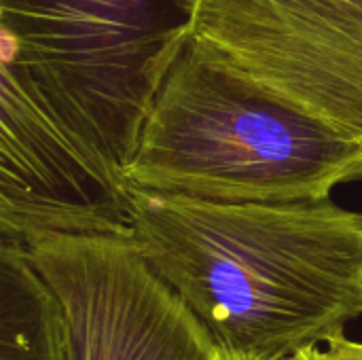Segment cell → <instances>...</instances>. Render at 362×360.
<instances>
[{
    "mask_svg": "<svg viewBox=\"0 0 362 360\" xmlns=\"http://www.w3.org/2000/svg\"><path fill=\"white\" fill-rule=\"evenodd\" d=\"M189 34L267 93L362 142V0H195Z\"/></svg>",
    "mask_w": 362,
    "mask_h": 360,
    "instance_id": "cell-5",
    "label": "cell"
},
{
    "mask_svg": "<svg viewBox=\"0 0 362 360\" xmlns=\"http://www.w3.org/2000/svg\"><path fill=\"white\" fill-rule=\"evenodd\" d=\"M195 0H0V238L129 233L125 168Z\"/></svg>",
    "mask_w": 362,
    "mask_h": 360,
    "instance_id": "cell-1",
    "label": "cell"
},
{
    "mask_svg": "<svg viewBox=\"0 0 362 360\" xmlns=\"http://www.w3.org/2000/svg\"><path fill=\"white\" fill-rule=\"evenodd\" d=\"M206 360H255V359H248V356H240V354L227 352L225 348L216 346V348L212 350V354H210V356H208Z\"/></svg>",
    "mask_w": 362,
    "mask_h": 360,
    "instance_id": "cell-8",
    "label": "cell"
},
{
    "mask_svg": "<svg viewBox=\"0 0 362 360\" xmlns=\"http://www.w3.org/2000/svg\"><path fill=\"white\" fill-rule=\"evenodd\" d=\"M19 242L62 306L72 360H206L216 348L132 233L42 231Z\"/></svg>",
    "mask_w": 362,
    "mask_h": 360,
    "instance_id": "cell-4",
    "label": "cell"
},
{
    "mask_svg": "<svg viewBox=\"0 0 362 360\" xmlns=\"http://www.w3.org/2000/svg\"><path fill=\"white\" fill-rule=\"evenodd\" d=\"M362 178V142L267 93L189 34L125 168L129 193L214 202H318Z\"/></svg>",
    "mask_w": 362,
    "mask_h": 360,
    "instance_id": "cell-3",
    "label": "cell"
},
{
    "mask_svg": "<svg viewBox=\"0 0 362 360\" xmlns=\"http://www.w3.org/2000/svg\"><path fill=\"white\" fill-rule=\"evenodd\" d=\"M286 360H362V344L348 339L344 333L299 350Z\"/></svg>",
    "mask_w": 362,
    "mask_h": 360,
    "instance_id": "cell-7",
    "label": "cell"
},
{
    "mask_svg": "<svg viewBox=\"0 0 362 360\" xmlns=\"http://www.w3.org/2000/svg\"><path fill=\"white\" fill-rule=\"evenodd\" d=\"M0 360H72L62 306L19 240L0 238Z\"/></svg>",
    "mask_w": 362,
    "mask_h": 360,
    "instance_id": "cell-6",
    "label": "cell"
},
{
    "mask_svg": "<svg viewBox=\"0 0 362 360\" xmlns=\"http://www.w3.org/2000/svg\"><path fill=\"white\" fill-rule=\"evenodd\" d=\"M129 233L227 352L286 360L362 318V212L132 191Z\"/></svg>",
    "mask_w": 362,
    "mask_h": 360,
    "instance_id": "cell-2",
    "label": "cell"
}]
</instances>
